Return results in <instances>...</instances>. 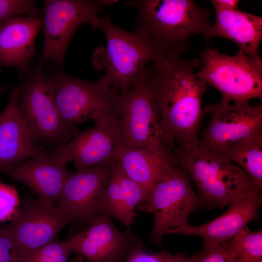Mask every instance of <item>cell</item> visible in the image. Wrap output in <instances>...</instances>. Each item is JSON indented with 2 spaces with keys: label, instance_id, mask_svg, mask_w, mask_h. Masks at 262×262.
<instances>
[{
  "label": "cell",
  "instance_id": "6da1fadb",
  "mask_svg": "<svg viewBox=\"0 0 262 262\" xmlns=\"http://www.w3.org/2000/svg\"><path fill=\"white\" fill-rule=\"evenodd\" d=\"M200 59H183L178 53H161L146 67L149 84L164 131L179 148L199 147L202 100L207 84L194 73Z\"/></svg>",
  "mask_w": 262,
  "mask_h": 262
},
{
  "label": "cell",
  "instance_id": "7a4b0ae2",
  "mask_svg": "<svg viewBox=\"0 0 262 262\" xmlns=\"http://www.w3.org/2000/svg\"><path fill=\"white\" fill-rule=\"evenodd\" d=\"M129 3L137 8V30L165 54H181L190 48L189 39L202 35L208 43L212 28L208 9L192 0H139Z\"/></svg>",
  "mask_w": 262,
  "mask_h": 262
},
{
  "label": "cell",
  "instance_id": "3957f363",
  "mask_svg": "<svg viewBox=\"0 0 262 262\" xmlns=\"http://www.w3.org/2000/svg\"><path fill=\"white\" fill-rule=\"evenodd\" d=\"M90 25L101 31L106 40L105 47L94 51L92 64L96 69L105 70L100 80L119 94L131 88L143 75L146 65L162 53L144 33L137 30L127 32L108 16H97Z\"/></svg>",
  "mask_w": 262,
  "mask_h": 262
},
{
  "label": "cell",
  "instance_id": "277c9868",
  "mask_svg": "<svg viewBox=\"0 0 262 262\" xmlns=\"http://www.w3.org/2000/svg\"><path fill=\"white\" fill-rule=\"evenodd\" d=\"M195 183L201 207L222 208L245 194L261 191L244 171L220 150L177 148L171 156Z\"/></svg>",
  "mask_w": 262,
  "mask_h": 262
},
{
  "label": "cell",
  "instance_id": "5b68a950",
  "mask_svg": "<svg viewBox=\"0 0 262 262\" xmlns=\"http://www.w3.org/2000/svg\"><path fill=\"white\" fill-rule=\"evenodd\" d=\"M21 86L18 113L36 146L45 145L56 149L79 131L63 120L55 102L53 81L44 73L41 64L30 72Z\"/></svg>",
  "mask_w": 262,
  "mask_h": 262
},
{
  "label": "cell",
  "instance_id": "8992f818",
  "mask_svg": "<svg viewBox=\"0 0 262 262\" xmlns=\"http://www.w3.org/2000/svg\"><path fill=\"white\" fill-rule=\"evenodd\" d=\"M201 206L190 177L170 160L150 188L144 204L143 210L154 216L149 240L161 245L168 230L189 223V215Z\"/></svg>",
  "mask_w": 262,
  "mask_h": 262
},
{
  "label": "cell",
  "instance_id": "52a82bcc",
  "mask_svg": "<svg viewBox=\"0 0 262 262\" xmlns=\"http://www.w3.org/2000/svg\"><path fill=\"white\" fill-rule=\"evenodd\" d=\"M118 115L123 147L147 148L167 154L177 149L164 128L146 67L137 82L120 94Z\"/></svg>",
  "mask_w": 262,
  "mask_h": 262
},
{
  "label": "cell",
  "instance_id": "ba28073f",
  "mask_svg": "<svg viewBox=\"0 0 262 262\" xmlns=\"http://www.w3.org/2000/svg\"><path fill=\"white\" fill-rule=\"evenodd\" d=\"M203 67L196 75L217 89L222 99L248 102L262 98V61L251 59L242 51L233 56L207 47L199 53Z\"/></svg>",
  "mask_w": 262,
  "mask_h": 262
},
{
  "label": "cell",
  "instance_id": "9c48e42d",
  "mask_svg": "<svg viewBox=\"0 0 262 262\" xmlns=\"http://www.w3.org/2000/svg\"><path fill=\"white\" fill-rule=\"evenodd\" d=\"M60 114L66 124H79L100 115H118L120 94L99 79L94 82L78 79L60 70L51 76Z\"/></svg>",
  "mask_w": 262,
  "mask_h": 262
},
{
  "label": "cell",
  "instance_id": "30bf717a",
  "mask_svg": "<svg viewBox=\"0 0 262 262\" xmlns=\"http://www.w3.org/2000/svg\"><path fill=\"white\" fill-rule=\"evenodd\" d=\"M102 0H48L43 9L44 44L40 64H64L73 35L84 23L90 24L103 10Z\"/></svg>",
  "mask_w": 262,
  "mask_h": 262
},
{
  "label": "cell",
  "instance_id": "8fae6325",
  "mask_svg": "<svg viewBox=\"0 0 262 262\" xmlns=\"http://www.w3.org/2000/svg\"><path fill=\"white\" fill-rule=\"evenodd\" d=\"M94 126L78 131L63 147L51 151L58 159L72 162L77 170L112 163L123 147L118 116L100 115L94 119Z\"/></svg>",
  "mask_w": 262,
  "mask_h": 262
},
{
  "label": "cell",
  "instance_id": "7c38bea8",
  "mask_svg": "<svg viewBox=\"0 0 262 262\" xmlns=\"http://www.w3.org/2000/svg\"><path fill=\"white\" fill-rule=\"evenodd\" d=\"M71 223L58 207L30 196L23 197L17 217L5 228L12 235L21 262L40 247L56 239L59 231Z\"/></svg>",
  "mask_w": 262,
  "mask_h": 262
},
{
  "label": "cell",
  "instance_id": "4fadbf2b",
  "mask_svg": "<svg viewBox=\"0 0 262 262\" xmlns=\"http://www.w3.org/2000/svg\"><path fill=\"white\" fill-rule=\"evenodd\" d=\"M211 115L199 146L220 151L262 131V104L221 100L203 110Z\"/></svg>",
  "mask_w": 262,
  "mask_h": 262
},
{
  "label": "cell",
  "instance_id": "5bb4252c",
  "mask_svg": "<svg viewBox=\"0 0 262 262\" xmlns=\"http://www.w3.org/2000/svg\"><path fill=\"white\" fill-rule=\"evenodd\" d=\"M112 163L70 172L57 206L71 223L91 224L102 213L101 197Z\"/></svg>",
  "mask_w": 262,
  "mask_h": 262
},
{
  "label": "cell",
  "instance_id": "9a60e30c",
  "mask_svg": "<svg viewBox=\"0 0 262 262\" xmlns=\"http://www.w3.org/2000/svg\"><path fill=\"white\" fill-rule=\"evenodd\" d=\"M90 224L87 229L69 238L73 252L87 262H124L141 243L131 231L119 230L105 213Z\"/></svg>",
  "mask_w": 262,
  "mask_h": 262
},
{
  "label": "cell",
  "instance_id": "2e32d148",
  "mask_svg": "<svg viewBox=\"0 0 262 262\" xmlns=\"http://www.w3.org/2000/svg\"><path fill=\"white\" fill-rule=\"evenodd\" d=\"M262 203L261 191L247 192L231 201L227 211L209 222L190 223L171 229L166 234L196 235L203 239V248L218 245L234 237L252 221H257Z\"/></svg>",
  "mask_w": 262,
  "mask_h": 262
},
{
  "label": "cell",
  "instance_id": "e0dca14e",
  "mask_svg": "<svg viewBox=\"0 0 262 262\" xmlns=\"http://www.w3.org/2000/svg\"><path fill=\"white\" fill-rule=\"evenodd\" d=\"M69 173L66 164L56 158L51 151L43 150L3 172L30 187L38 199L53 206L57 205Z\"/></svg>",
  "mask_w": 262,
  "mask_h": 262
},
{
  "label": "cell",
  "instance_id": "ac0fdd59",
  "mask_svg": "<svg viewBox=\"0 0 262 262\" xmlns=\"http://www.w3.org/2000/svg\"><path fill=\"white\" fill-rule=\"evenodd\" d=\"M42 26L43 16H16L0 24V66L15 67L20 79H26Z\"/></svg>",
  "mask_w": 262,
  "mask_h": 262
},
{
  "label": "cell",
  "instance_id": "d6986e66",
  "mask_svg": "<svg viewBox=\"0 0 262 262\" xmlns=\"http://www.w3.org/2000/svg\"><path fill=\"white\" fill-rule=\"evenodd\" d=\"M21 86L13 88L8 102L0 113V172L39 154L18 110Z\"/></svg>",
  "mask_w": 262,
  "mask_h": 262
},
{
  "label": "cell",
  "instance_id": "ffe728a7",
  "mask_svg": "<svg viewBox=\"0 0 262 262\" xmlns=\"http://www.w3.org/2000/svg\"><path fill=\"white\" fill-rule=\"evenodd\" d=\"M213 7L216 19L211 38L217 36L227 38L251 59L261 61L259 48L262 39V17L238 9Z\"/></svg>",
  "mask_w": 262,
  "mask_h": 262
},
{
  "label": "cell",
  "instance_id": "44dd1931",
  "mask_svg": "<svg viewBox=\"0 0 262 262\" xmlns=\"http://www.w3.org/2000/svg\"><path fill=\"white\" fill-rule=\"evenodd\" d=\"M170 155L159 150L123 147L117 153L114 161L147 195L150 188L171 160Z\"/></svg>",
  "mask_w": 262,
  "mask_h": 262
},
{
  "label": "cell",
  "instance_id": "7402d4cb",
  "mask_svg": "<svg viewBox=\"0 0 262 262\" xmlns=\"http://www.w3.org/2000/svg\"><path fill=\"white\" fill-rule=\"evenodd\" d=\"M221 151L236 163L260 189L262 188V131L251 135Z\"/></svg>",
  "mask_w": 262,
  "mask_h": 262
},
{
  "label": "cell",
  "instance_id": "603a6c76",
  "mask_svg": "<svg viewBox=\"0 0 262 262\" xmlns=\"http://www.w3.org/2000/svg\"><path fill=\"white\" fill-rule=\"evenodd\" d=\"M111 173L115 178L119 188L125 207L129 214L134 217L136 208L143 210L147 195L143 188L130 179L115 161L112 163Z\"/></svg>",
  "mask_w": 262,
  "mask_h": 262
},
{
  "label": "cell",
  "instance_id": "cb8c5ba5",
  "mask_svg": "<svg viewBox=\"0 0 262 262\" xmlns=\"http://www.w3.org/2000/svg\"><path fill=\"white\" fill-rule=\"evenodd\" d=\"M101 210L102 213L114 217L126 227H130L133 222L134 217L127 211L118 183L112 173L102 195Z\"/></svg>",
  "mask_w": 262,
  "mask_h": 262
},
{
  "label": "cell",
  "instance_id": "d4e9b609",
  "mask_svg": "<svg viewBox=\"0 0 262 262\" xmlns=\"http://www.w3.org/2000/svg\"><path fill=\"white\" fill-rule=\"evenodd\" d=\"M231 251L235 254L262 259V231H251L247 226L234 237L228 240Z\"/></svg>",
  "mask_w": 262,
  "mask_h": 262
},
{
  "label": "cell",
  "instance_id": "484cf974",
  "mask_svg": "<svg viewBox=\"0 0 262 262\" xmlns=\"http://www.w3.org/2000/svg\"><path fill=\"white\" fill-rule=\"evenodd\" d=\"M72 252L69 239L64 241L55 239L40 247L25 262H68Z\"/></svg>",
  "mask_w": 262,
  "mask_h": 262
},
{
  "label": "cell",
  "instance_id": "4316f807",
  "mask_svg": "<svg viewBox=\"0 0 262 262\" xmlns=\"http://www.w3.org/2000/svg\"><path fill=\"white\" fill-rule=\"evenodd\" d=\"M43 10L34 1L30 0H0V24L16 16H42Z\"/></svg>",
  "mask_w": 262,
  "mask_h": 262
},
{
  "label": "cell",
  "instance_id": "83f0119b",
  "mask_svg": "<svg viewBox=\"0 0 262 262\" xmlns=\"http://www.w3.org/2000/svg\"><path fill=\"white\" fill-rule=\"evenodd\" d=\"M20 208V201L16 187L0 181V223L13 221Z\"/></svg>",
  "mask_w": 262,
  "mask_h": 262
},
{
  "label": "cell",
  "instance_id": "f1b7e54d",
  "mask_svg": "<svg viewBox=\"0 0 262 262\" xmlns=\"http://www.w3.org/2000/svg\"><path fill=\"white\" fill-rule=\"evenodd\" d=\"M235 256L227 240L213 246L203 248L191 258L193 262H236Z\"/></svg>",
  "mask_w": 262,
  "mask_h": 262
},
{
  "label": "cell",
  "instance_id": "f546056e",
  "mask_svg": "<svg viewBox=\"0 0 262 262\" xmlns=\"http://www.w3.org/2000/svg\"><path fill=\"white\" fill-rule=\"evenodd\" d=\"M0 262H21L14 240L5 228L0 227Z\"/></svg>",
  "mask_w": 262,
  "mask_h": 262
},
{
  "label": "cell",
  "instance_id": "4dcf8cb0",
  "mask_svg": "<svg viewBox=\"0 0 262 262\" xmlns=\"http://www.w3.org/2000/svg\"><path fill=\"white\" fill-rule=\"evenodd\" d=\"M170 255L166 251L148 253L144 249L141 243L134 248L124 262H167Z\"/></svg>",
  "mask_w": 262,
  "mask_h": 262
},
{
  "label": "cell",
  "instance_id": "1f68e13d",
  "mask_svg": "<svg viewBox=\"0 0 262 262\" xmlns=\"http://www.w3.org/2000/svg\"><path fill=\"white\" fill-rule=\"evenodd\" d=\"M213 7L220 8L233 10L238 9L239 0H212L211 1Z\"/></svg>",
  "mask_w": 262,
  "mask_h": 262
},
{
  "label": "cell",
  "instance_id": "d6a6232c",
  "mask_svg": "<svg viewBox=\"0 0 262 262\" xmlns=\"http://www.w3.org/2000/svg\"><path fill=\"white\" fill-rule=\"evenodd\" d=\"M167 262H193L191 258H188L182 253L175 255H171Z\"/></svg>",
  "mask_w": 262,
  "mask_h": 262
},
{
  "label": "cell",
  "instance_id": "836d02e7",
  "mask_svg": "<svg viewBox=\"0 0 262 262\" xmlns=\"http://www.w3.org/2000/svg\"><path fill=\"white\" fill-rule=\"evenodd\" d=\"M236 262H262V259H257L241 255H235Z\"/></svg>",
  "mask_w": 262,
  "mask_h": 262
},
{
  "label": "cell",
  "instance_id": "e575fe53",
  "mask_svg": "<svg viewBox=\"0 0 262 262\" xmlns=\"http://www.w3.org/2000/svg\"><path fill=\"white\" fill-rule=\"evenodd\" d=\"M84 258L80 255L77 254L69 262H83Z\"/></svg>",
  "mask_w": 262,
  "mask_h": 262
},
{
  "label": "cell",
  "instance_id": "d590c367",
  "mask_svg": "<svg viewBox=\"0 0 262 262\" xmlns=\"http://www.w3.org/2000/svg\"><path fill=\"white\" fill-rule=\"evenodd\" d=\"M8 89V87L5 84L0 82V95L4 93Z\"/></svg>",
  "mask_w": 262,
  "mask_h": 262
}]
</instances>
